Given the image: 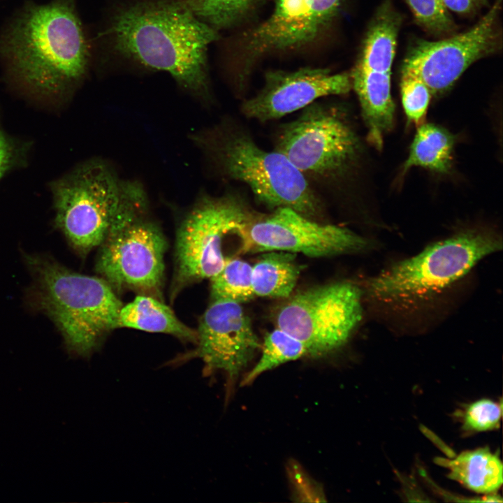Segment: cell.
<instances>
[{"label":"cell","instance_id":"cell-1","mask_svg":"<svg viewBox=\"0 0 503 503\" xmlns=\"http://www.w3.org/2000/svg\"><path fill=\"white\" fill-rule=\"evenodd\" d=\"M12 79L43 99L66 97L86 75L90 52L73 0L25 6L0 38Z\"/></svg>","mask_w":503,"mask_h":503},{"label":"cell","instance_id":"cell-2","mask_svg":"<svg viewBox=\"0 0 503 503\" xmlns=\"http://www.w3.org/2000/svg\"><path fill=\"white\" fill-rule=\"evenodd\" d=\"M105 34L124 59L167 72L184 89L207 95V52L219 34L179 0H139L121 6Z\"/></svg>","mask_w":503,"mask_h":503},{"label":"cell","instance_id":"cell-3","mask_svg":"<svg viewBox=\"0 0 503 503\" xmlns=\"http://www.w3.org/2000/svg\"><path fill=\"white\" fill-rule=\"evenodd\" d=\"M25 261L34 279V307L53 321L68 353L89 357L118 328L123 304L115 289L103 278L75 272L50 257L27 255Z\"/></svg>","mask_w":503,"mask_h":503},{"label":"cell","instance_id":"cell-4","mask_svg":"<svg viewBox=\"0 0 503 503\" xmlns=\"http://www.w3.org/2000/svg\"><path fill=\"white\" fill-rule=\"evenodd\" d=\"M502 247L501 239L490 232H459L381 270L369 279L367 295L391 310L414 309L447 290Z\"/></svg>","mask_w":503,"mask_h":503},{"label":"cell","instance_id":"cell-5","mask_svg":"<svg viewBox=\"0 0 503 503\" xmlns=\"http://www.w3.org/2000/svg\"><path fill=\"white\" fill-rule=\"evenodd\" d=\"M147 210L141 185L123 182L119 207L99 246L96 270L114 289L156 296L163 284L168 245Z\"/></svg>","mask_w":503,"mask_h":503},{"label":"cell","instance_id":"cell-6","mask_svg":"<svg viewBox=\"0 0 503 503\" xmlns=\"http://www.w3.org/2000/svg\"><path fill=\"white\" fill-rule=\"evenodd\" d=\"M210 145L224 175L246 184L265 207H289L313 219L321 214V202L305 176L279 152L259 147L245 129L223 127Z\"/></svg>","mask_w":503,"mask_h":503},{"label":"cell","instance_id":"cell-7","mask_svg":"<svg viewBox=\"0 0 503 503\" xmlns=\"http://www.w3.org/2000/svg\"><path fill=\"white\" fill-rule=\"evenodd\" d=\"M122 183L99 160L85 162L51 183L54 224L82 256L104 240L119 205Z\"/></svg>","mask_w":503,"mask_h":503},{"label":"cell","instance_id":"cell-8","mask_svg":"<svg viewBox=\"0 0 503 503\" xmlns=\"http://www.w3.org/2000/svg\"><path fill=\"white\" fill-rule=\"evenodd\" d=\"M252 215L240 196H205L187 214L177 233L171 297L188 285L210 279L231 258L227 238Z\"/></svg>","mask_w":503,"mask_h":503},{"label":"cell","instance_id":"cell-9","mask_svg":"<svg viewBox=\"0 0 503 503\" xmlns=\"http://www.w3.org/2000/svg\"><path fill=\"white\" fill-rule=\"evenodd\" d=\"M275 150L306 178L331 182L351 169L358 157L360 142L339 109L314 101L296 119L280 126Z\"/></svg>","mask_w":503,"mask_h":503},{"label":"cell","instance_id":"cell-10","mask_svg":"<svg viewBox=\"0 0 503 503\" xmlns=\"http://www.w3.org/2000/svg\"><path fill=\"white\" fill-rule=\"evenodd\" d=\"M363 317V291L349 282L302 291L277 312V328L303 343L308 356L334 352L349 340Z\"/></svg>","mask_w":503,"mask_h":503},{"label":"cell","instance_id":"cell-11","mask_svg":"<svg viewBox=\"0 0 503 503\" xmlns=\"http://www.w3.org/2000/svg\"><path fill=\"white\" fill-rule=\"evenodd\" d=\"M501 5L502 0H495L488 12L464 32L435 41L414 39L401 73L420 78L431 95L446 92L472 64L501 50Z\"/></svg>","mask_w":503,"mask_h":503},{"label":"cell","instance_id":"cell-12","mask_svg":"<svg viewBox=\"0 0 503 503\" xmlns=\"http://www.w3.org/2000/svg\"><path fill=\"white\" fill-rule=\"evenodd\" d=\"M245 252L284 251L310 257H330L364 252L370 242L351 230L325 224L289 207L252 218L237 233Z\"/></svg>","mask_w":503,"mask_h":503},{"label":"cell","instance_id":"cell-13","mask_svg":"<svg viewBox=\"0 0 503 503\" xmlns=\"http://www.w3.org/2000/svg\"><path fill=\"white\" fill-rule=\"evenodd\" d=\"M194 350L180 358H199L207 372H223L230 391L261 344L241 303L214 300L200 319Z\"/></svg>","mask_w":503,"mask_h":503},{"label":"cell","instance_id":"cell-14","mask_svg":"<svg viewBox=\"0 0 503 503\" xmlns=\"http://www.w3.org/2000/svg\"><path fill=\"white\" fill-rule=\"evenodd\" d=\"M343 1L277 0L270 17L246 34L240 80L260 57L313 42L337 16Z\"/></svg>","mask_w":503,"mask_h":503},{"label":"cell","instance_id":"cell-15","mask_svg":"<svg viewBox=\"0 0 503 503\" xmlns=\"http://www.w3.org/2000/svg\"><path fill=\"white\" fill-rule=\"evenodd\" d=\"M351 89L348 72L332 73L328 68L311 67L271 71L265 73L263 87L243 102L241 112L265 122L302 110L321 97L345 94Z\"/></svg>","mask_w":503,"mask_h":503},{"label":"cell","instance_id":"cell-16","mask_svg":"<svg viewBox=\"0 0 503 503\" xmlns=\"http://www.w3.org/2000/svg\"><path fill=\"white\" fill-rule=\"evenodd\" d=\"M391 72L356 66L351 72L352 89L358 96L369 141L377 149L393 128L395 104L391 96Z\"/></svg>","mask_w":503,"mask_h":503},{"label":"cell","instance_id":"cell-17","mask_svg":"<svg viewBox=\"0 0 503 503\" xmlns=\"http://www.w3.org/2000/svg\"><path fill=\"white\" fill-rule=\"evenodd\" d=\"M402 20V14L395 9L392 1L384 0L369 24L356 66L391 72Z\"/></svg>","mask_w":503,"mask_h":503},{"label":"cell","instance_id":"cell-18","mask_svg":"<svg viewBox=\"0 0 503 503\" xmlns=\"http://www.w3.org/2000/svg\"><path fill=\"white\" fill-rule=\"evenodd\" d=\"M436 462L447 469L449 479L475 493L493 494L503 482L502 461L488 447L465 451L451 458H438Z\"/></svg>","mask_w":503,"mask_h":503},{"label":"cell","instance_id":"cell-19","mask_svg":"<svg viewBox=\"0 0 503 503\" xmlns=\"http://www.w3.org/2000/svg\"><path fill=\"white\" fill-rule=\"evenodd\" d=\"M118 328L168 334L194 344L197 341L196 330L182 323L168 305L150 295H139L122 305Z\"/></svg>","mask_w":503,"mask_h":503},{"label":"cell","instance_id":"cell-20","mask_svg":"<svg viewBox=\"0 0 503 503\" xmlns=\"http://www.w3.org/2000/svg\"><path fill=\"white\" fill-rule=\"evenodd\" d=\"M300 270L294 253L267 252L252 266V283L254 296L289 297L296 284Z\"/></svg>","mask_w":503,"mask_h":503},{"label":"cell","instance_id":"cell-21","mask_svg":"<svg viewBox=\"0 0 503 503\" xmlns=\"http://www.w3.org/2000/svg\"><path fill=\"white\" fill-rule=\"evenodd\" d=\"M455 138L446 129L432 123L421 124L409 147L402 168L404 173L412 167L447 173L453 163Z\"/></svg>","mask_w":503,"mask_h":503},{"label":"cell","instance_id":"cell-22","mask_svg":"<svg viewBox=\"0 0 503 503\" xmlns=\"http://www.w3.org/2000/svg\"><path fill=\"white\" fill-rule=\"evenodd\" d=\"M198 19L216 30L245 20L267 0H179Z\"/></svg>","mask_w":503,"mask_h":503},{"label":"cell","instance_id":"cell-23","mask_svg":"<svg viewBox=\"0 0 503 503\" xmlns=\"http://www.w3.org/2000/svg\"><path fill=\"white\" fill-rule=\"evenodd\" d=\"M261 349L260 358L243 379V385L251 384L262 373L284 363L308 356L302 342L279 328L266 333Z\"/></svg>","mask_w":503,"mask_h":503},{"label":"cell","instance_id":"cell-24","mask_svg":"<svg viewBox=\"0 0 503 503\" xmlns=\"http://www.w3.org/2000/svg\"><path fill=\"white\" fill-rule=\"evenodd\" d=\"M252 266L247 261L231 257L210 279L212 300H228L242 303L255 296L252 283Z\"/></svg>","mask_w":503,"mask_h":503},{"label":"cell","instance_id":"cell-25","mask_svg":"<svg viewBox=\"0 0 503 503\" xmlns=\"http://www.w3.org/2000/svg\"><path fill=\"white\" fill-rule=\"evenodd\" d=\"M455 415L465 434L497 430L502 415V402L488 398L479 399L465 405Z\"/></svg>","mask_w":503,"mask_h":503},{"label":"cell","instance_id":"cell-26","mask_svg":"<svg viewBox=\"0 0 503 503\" xmlns=\"http://www.w3.org/2000/svg\"><path fill=\"white\" fill-rule=\"evenodd\" d=\"M416 22L436 36L453 34L457 26L442 0H404Z\"/></svg>","mask_w":503,"mask_h":503},{"label":"cell","instance_id":"cell-27","mask_svg":"<svg viewBox=\"0 0 503 503\" xmlns=\"http://www.w3.org/2000/svg\"><path fill=\"white\" fill-rule=\"evenodd\" d=\"M400 94L407 117L415 124H420L426 114L432 96L428 87L416 75L401 73Z\"/></svg>","mask_w":503,"mask_h":503},{"label":"cell","instance_id":"cell-28","mask_svg":"<svg viewBox=\"0 0 503 503\" xmlns=\"http://www.w3.org/2000/svg\"><path fill=\"white\" fill-rule=\"evenodd\" d=\"M287 474L291 488V497L296 502H325L323 487L313 479L296 462H290Z\"/></svg>","mask_w":503,"mask_h":503},{"label":"cell","instance_id":"cell-29","mask_svg":"<svg viewBox=\"0 0 503 503\" xmlns=\"http://www.w3.org/2000/svg\"><path fill=\"white\" fill-rule=\"evenodd\" d=\"M29 145L7 134L0 124V180L27 161Z\"/></svg>","mask_w":503,"mask_h":503},{"label":"cell","instance_id":"cell-30","mask_svg":"<svg viewBox=\"0 0 503 503\" xmlns=\"http://www.w3.org/2000/svg\"><path fill=\"white\" fill-rule=\"evenodd\" d=\"M449 11L467 16L488 5V0H442Z\"/></svg>","mask_w":503,"mask_h":503}]
</instances>
